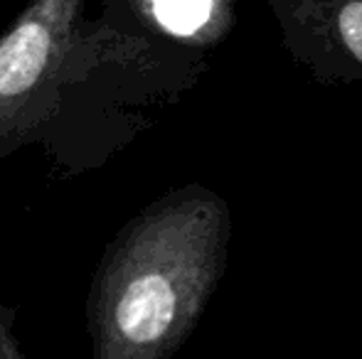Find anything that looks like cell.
<instances>
[{"instance_id":"obj_1","label":"cell","mask_w":362,"mask_h":359,"mask_svg":"<svg viewBox=\"0 0 362 359\" xmlns=\"http://www.w3.org/2000/svg\"><path fill=\"white\" fill-rule=\"evenodd\" d=\"M86 0H33L0 37V126L23 114L62 69Z\"/></svg>"},{"instance_id":"obj_2","label":"cell","mask_w":362,"mask_h":359,"mask_svg":"<svg viewBox=\"0 0 362 359\" xmlns=\"http://www.w3.org/2000/svg\"><path fill=\"white\" fill-rule=\"evenodd\" d=\"M210 5L212 0H153L156 18L180 35L195 32L210 15Z\"/></svg>"},{"instance_id":"obj_3","label":"cell","mask_w":362,"mask_h":359,"mask_svg":"<svg viewBox=\"0 0 362 359\" xmlns=\"http://www.w3.org/2000/svg\"><path fill=\"white\" fill-rule=\"evenodd\" d=\"M340 35H343L345 44L350 47V52L362 62V0L348 3L340 13Z\"/></svg>"}]
</instances>
